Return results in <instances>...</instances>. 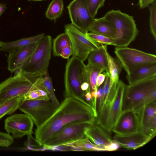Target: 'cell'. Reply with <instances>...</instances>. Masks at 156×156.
<instances>
[{
  "instance_id": "cell-16",
  "label": "cell",
  "mask_w": 156,
  "mask_h": 156,
  "mask_svg": "<svg viewBox=\"0 0 156 156\" xmlns=\"http://www.w3.org/2000/svg\"><path fill=\"white\" fill-rule=\"evenodd\" d=\"M38 43L16 48L9 52L7 58L8 70L12 73L22 69L35 50Z\"/></svg>"
},
{
  "instance_id": "cell-29",
  "label": "cell",
  "mask_w": 156,
  "mask_h": 156,
  "mask_svg": "<svg viewBox=\"0 0 156 156\" xmlns=\"http://www.w3.org/2000/svg\"><path fill=\"white\" fill-rule=\"evenodd\" d=\"M23 98L27 100H51L48 93L41 84L28 92Z\"/></svg>"
},
{
  "instance_id": "cell-26",
  "label": "cell",
  "mask_w": 156,
  "mask_h": 156,
  "mask_svg": "<svg viewBox=\"0 0 156 156\" xmlns=\"http://www.w3.org/2000/svg\"><path fill=\"white\" fill-rule=\"evenodd\" d=\"M24 99L23 97L13 98L0 105V120L6 115H11L15 112Z\"/></svg>"
},
{
  "instance_id": "cell-5",
  "label": "cell",
  "mask_w": 156,
  "mask_h": 156,
  "mask_svg": "<svg viewBox=\"0 0 156 156\" xmlns=\"http://www.w3.org/2000/svg\"><path fill=\"white\" fill-rule=\"evenodd\" d=\"M104 17L115 26L116 37L114 46L127 47L135 40L139 31L133 16L119 10L112 9L107 12Z\"/></svg>"
},
{
  "instance_id": "cell-33",
  "label": "cell",
  "mask_w": 156,
  "mask_h": 156,
  "mask_svg": "<svg viewBox=\"0 0 156 156\" xmlns=\"http://www.w3.org/2000/svg\"><path fill=\"white\" fill-rule=\"evenodd\" d=\"M105 1L106 0H87L89 11L93 18H95L98 9L104 6Z\"/></svg>"
},
{
  "instance_id": "cell-6",
  "label": "cell",
  "mask_w": 156,
  "mask_h": 156,
  "mask_svg": "<svg viewBox=\"0 0 156 156\" xmlns=\"http://www.w3.org/2000/svg\"><path fill=\"white\" fill-rule=\"evenodd\" d=\"M156 90V76L134 83L125 84L122 99V111H138L146 98Z\"/></svg>"
},
{
  "instance_id": "cell-23",
  "label": "cell",
  "mask_w": 156,
  "mask_h": 156,
  "mask_svg": "<svg viewBox=\"0 0 156 156\" xmlns=\"http://www.w3.org/2000/svg\"><path fill=\"white\" fill-rule=\"evenodd\" d=\"M106 53L108 72L111 79V84L119 80V75L122 68V64L118 59L112 57L107 50V45L102 44Z\"/></svg>"
},
{
  "instance_id": "cell-28",
  "label": "cell",
  "mask_w": 156,
  "mask_h": 156,
  "mask_svg": "<svg viewBox=\"0 0 156 156\" xmlns=\"http://www.w3.org/2000/svg\"><path fill=\"white\" fill-rule=\"evenodd\" d=\"M71 45L70 38L65 32L58 35L53 40L52 44L53 54L59 56L62 50L66 47Z\"/></svg>"
},
{
  "instance_id": "cell-10",
  "label": "cell",
  "mask_w": 156,
  "mask_h": 156,
  "mask_svg": "<svg viewBox=\"0 0 156 156\" xmlns=\"http://www.w3.org/2000/svg\"><path fill=\"white\" fill-rule=\"evenodd\" d=\"M18 109L30 116L37 128L46 121L56 110L51 100L24 99Z\"/></svg>"
},
{
  "instance_id": "cell-36",
  "label": "cell",
  "mask_w": 156,
  "mask_h": 156,
  "mask_svg": "<svg viewBox=\"0 0 156 156\" xmlns=\"http://www.w3.org/2000/svg\"><path fill=\"white\" fill-rule=\"evenodd\" d=\"M106 75L107 73L105 71L103 72V73H101L98 75L97 78L96 85L97 88L104 82Z\"/></svg>"
},
{
  "instance_id": "cell-8",
  "label": "cell",
  "mask_w": 156,
  "mask_h": 156,
  "mask_svg": "<svg viewBox=\"0 0 156 156\" xmlns=\"http://www.w3.org/2000/svg\"><path fill=\"white\" fill-rule=\"evenodd\" d=\"M114 52L127 74L142 66L156 63L155 55L135 48L116 47Z\"/></svg>"
},
{
  "instance_id": "cell-25",
  "label": "cell",
  "mask_w": 156,
  "mask_h": 156,
  "mask_svg": "<svg viewBox=\"0 0 156 156\" xmlns=\"http://www.w3.org/2000/svg\"><path fill=\"white\" fill-rule=\"evenodd\" d=\"M104 70L98 66L88 62L85 67L86 82L89 84L90 91L95 90L96 87L97 78L98 75Z\"/></svg>"
},
{
  "instance_id": "cell-24",
  "label": "cell",
  "mask_w": 156,
  "mask_h": 156,
  "mask_svg": "<svg viewBox=\"0 0 156 156\" xmlns=\"http://www.w3.org/2000/svg\"><path fill=\"white\" fill-rule=\"evenodd\" d=\"M65 145L70 147L71 150L107 151L106 147L94 144L86 136L75 142Z\"/></svg>"
},
{
  "instance_id": "cell-2",
  "label": "cell",
  "mask_w": 156,
  "mask_h": 156,
  "mask_svg": "<svg viewBox=\"0 0 156 156\" xmlns=\"http://www.w3.org/2000/svg\"><path fill=\"white\" fill-rule=\"evenodd\" d=\"M125 84L119 80L112 84L107 98L96 118L95 122L111 132L122 113Z\"/></svg>"
},
{
  "instance_id": "cell-39",
  "label": "cell",
  "mask_w": 156,
  "mask_h": 156,
  "mask_svg": "<svg viewBox=\"0 0 156 156\" xmlns=\"http://www.w3.org/2000/svg\"><path fill=\"white\" fill-rule=\"evenodd\" d=\"M7 7L5 5L0 3V17L6 9Z\"/></svg>"
},
{
  "instance_id": "cell-41",
  "label": "cell",
  "mask_w": 156,
  "mask_h": 156,
  "mask_svg": "<svg viewBox=\"0 0 156 156\" xmlns=\"http://www.w3.org/2000/svg\"><path fill=\"white\" fill-rule=\"evenodd\" d=\"M28 1H42L46 0H28Z\"/></svg>"
},
{
  "instance_id": "cell-1",
  "label": "cell",
  "mask_w": 156,
  "mask_h": 156,
  "mask_svg": "<svg viewBox=\"0 0 156 156\" xmlns=\"http://www.w3.org/2000/svg\"><path fill=\"white\" fill-rule=\"evenodd\" d=\"M94 112L89 106L72 97L65 98L52 115L35 131L36 142L40 145L65 126L73 122L92 124L95 122Z\"/></svg>"
},
{
  "instance_id": "cell-7",
  "label": "cell",
  "mask_w": 156,
  "mask_h": 156,
  "mask_svg": "<svg viewBox=\"0 0 156 156\" xmlns=\"http://www.w3.org/2000/svg\"><path fill=\"white\" fill-rule=\"evenodd\" d=\"M52 44L51 37L45 35L38 43L32 55L21 69L34 78L42 77L47 74L51 57Z\"/></svg>"
},
{
  "instance_id": "cell-12",
  "label": "cell",
  "mask_w": 156,
  "mask_h": 156,
  "mask_svg": "<svg viewBox=\"0 0 156 156\" xmlns=\"http://www.w3.org/2000/svg\"><path fill=\"white\" fill-rule=\"evenodd\" d=\"M67 8L71 23L84 33L89 32L95 18L90 13L87 0H73Z\"/></svg>"
},
{
  "instance_id": "cell-22",
  "label": "cell",
  "mask_w": 156,
  "mask_h": 156,
  "mask_svg": "<svg viewBox=\"0 0 156 156\" xmlns=\"http://www.w3.org/2000/svg\"><path fill=\"white\" fill-rule=\"evenodd\" d=\"M100 48L91 51L88 55V62L103 69L107 73H109L107 57L105 50L102 44Z\"/></svg>"
},
{
  "instance_id": "cell-3",
  "label": "cell",
  "mask_w": 156,
  "mask_h": 156,
  "mask_svg": "<svg viewBox=\"0 0 156 156\" xmlns=\"http://www.w3.org/2000/svg\"><path fill=\"white\" fill-rule=\"evenodd\" d=\"M86 66L83 61L76 57L73 56L68 59L64 75L65 96L74 98L92 109L86 100V92L81 88L82 83L86 82Z\"/></svg>"
},
{
  "instance_id": "cell-17",
  "label": "cell",
  "mask_w": 156,
  "mask_h": 156,
  "mask_svg": "<svg viewBox=\"0 0 156 156\" xmlns=\"http://www.w3.org/2000/svg\"><path fill=\"white\" fill-rule=\"evenodd\" d=\"M152 138L146 136L139 131L128 135L115 134L113 140L119 145L120 147L129 150H135L143 146Z\"/></svg>"
},
{
  "instance_id": "cell-19",
  "label": "cell",
  "mask_w": 156,
  "mask_h": 156,
  "mask_svg": "<svg viewBox=\"0 0 156 156\" xmlns=\"http://www.w3.org/2000/svg\"><path fill=\"white\" fill-rule=\"evenodd\" d=\"M89 31L114 39L116 37V30L114 24L104 16L98 19L95 18Z\"/></svg>"
},
{
  "instance_id": "cell-30",
  "label": "cell",
  "mask_w": 156,
  "mask_h": 156,
  "mask_svg": "<svg viewBox=\"0 0 156 156\" xmlns=\"http://www.w3.org/2000/svg\"><path fill=\"white\" fill-rule=\"evenodd\" d=\"M41 84L48 93L54 106L56 109H57L59 106L60 103L54 93L52 81L51 78L49 76L48 73L42 76Z\"/></svg>"
},
{
  "instance_id": "cell-21",
  "label": "cell",
  "mask_w": 156,
  "mask_h": 156,
  "mask_svg": "<svg viewBox=\"0 0 156 156\" xmlns=\"http://www.w3.org/2000/svg\"><path fill=\"white\" fill-rule=\"evenodd\" d=\"M44 33L29 37L24 38L12 42H5L1 48L3 51L9 52L13 49L26 46L28 45L39 42L45 36Z\"/></svg>"
},
{
  "instance_id": "cell-32",
  "label": "cell",
  "mask_w": 156,
  "mask_h": 156,
  "mask_svg": "<svg viewBox=\"0 0 156 156\" xmlns=\"http://www.w3.org/2000/svg\"><path fill=\"white\" fill-rule=\"evenodd\" d=\"M86 34L89 38L99 44L114 46V38L91 32Z\"/></svg>"
},
{
  "instance_id": "cell-20",
  "label": "cell",
  "mask_w": 156,
  "mask_h": 156,
  "mask_svg": "<svg viewBox=\"0 0 156 156\" xmlns=\"http://www.w3.org/2000/svg\"><path fill=\"white\" fill-rule=\"evenodd\" d=\"M156 76V63L147 64L136 68L127 74L126 78L129 84Z\"/></svg>"
},
{
  "instance_id": "cell-31",
  "label": "cell",
  "mask_w": 156,
  "mask_h": 156,
  "mask_svg": "<svg viewBox=\"0 0 156 156\" xmlns=\"http://www.w3.org/2000/svg\"><path fill=\"white\" fill-rule=\"evenodd\" d=\"M150 15L149 24L151 33L156 40V0L148 6Z\"/></svg>"
},
{
  "instance_id": "cell-18",
  "label": "cell",
  "mask_w": 156,
  "mask_h": 156,
  "mask_svg": "<svg viewBox=\"0 0 156 156\" xmlns=\"http://www.w3.org/2000/svg\"><path fill=\"white\" fill-rule=\"evenodd\" d=\"M102 128L96 123L92 124L85 132V136L92 143L106 147L113 142Z\"/></svg>"
},
{
  "instance_id": "cell-4",
  "label": "cell",
  "mask_w": 156,
  "mask_h": 156,
  "mask_svg": "<svg viewBox=\"0 0 156 156\" xmlns=\"http://www.w3.org/2000/svg\"><path fill=\"white\" fill-rule=\"evenodd\" d=\"M42 77H32L23 69H19L16 74L0 84V105L13 98L23 97L28 92L41 84Z\"/></svg>"
},
{
  "instance_id": "cell-35",
  "label": "cell",
  "mask_w": 156,
  "mask_h": 156,
  "mask_svg": "<svg viewBox=\"0 0 156 156\" xmlns=\"http://www.w3.org/2000/svg\"><path fill=\"white\" fill-rule=\"evenodd\" d=\"M72 54V48L71 45H70L66 47L62 50L60 56L64 58L69 59Z\"/></svg>"
},
{
  "instance_id": "cell-40",
  "label": "cell",
  "mask_w": 156,
  "mask_h": 156,
  "mask_svg": "<svg viewBox=\"0 0 156 156\" xmlns=\"http://www.w3.org/2000/svg\"><path fill=\"white\" fill-rule=\"evenodd\" d=\"M5 42L1 41L0 40V48L2 47L5 44Z\"/></svg>"
},
{
  "instance_id": "cell-34",
  "label": "cell",
  "mask_w": 156,
  "mask_h": 156,
  "mask_svg": "<svg viewBox=\"0 0 156 156\" xmlns=\"http://www.w3.org/2000/svg\"><path fill=\"white\" fill-rule=\"evenodd\" d=\"M13 138L9 134L0 132V143L3 147H7L12 144Z\"/></svg>"
},
{
  "instance_id": "cell-14",
  "label": "cell",
  "mask_w": 156,
  "mask_h": 156,
  "mask_svg": "<svg viewBox=\"0 0 156 156\" xmlns=\"http://www.w3.org/2000/svg\"><path fill=\"white\" fill-rule=\"evenodd\" d=\"M136 112L139 118L140 131L153 138L156 132V100L145 105Z\"/></svg>"
},
{
  "instance_id": "cell-27",
  "label": "cell",
  "mask_w": 156,
  "mask_h": 156,
  "mask_svg": "<svg viewBox=\"0 0 156 156\" xmlns=\"http://www.w3.org/2000/svg\"><path fill=\"white\" fill-rule=\"evenodd\" d=\"M63 10V0H52L45 12L46 17L49 20L55 21L61 16Z\"/></svg>"
},
{
  "instance_id": "cell-15",
  "label": "cell",
  "mask_w": 156,
  "mask_h": 156,
  "mask_svg": "<svg viewBox=\"0 0 156 156\" xmlns=\"http://www.w3.org/2000/svg\"><path fill=\"white\" fill-rule=\"evenodd\" d=\"M140 131V122L137 114L133 110L122 112L112 131L120 135H129Z\"/></svg>"
},
{
  "instance_id": "cell-13",
  "label": "cell",
  "mask_w": 156,
  "mask_h": 156,
  "mask_svg": "<svg viewBox=\"0 0 156 156\" xmlns=\"http://www.w3.org/2000/svg\"><path fill=\"white\" fill-rule=\"evenodd\" d=\"M34 122L30 116L25 114H15L5 120L4 128L7 133L12 135L13 138L31 135Z\"/></svg>"
},
{
  "instance_id": "cell-37",
  "label": "cell",
  "mask_w": 156,
  "mask_h": 156,
  "mask_svg": "<svg viewBox=\"0 0 156 156\" xmlns=\"http://www.w3.org/2000/svg\"><path fill=\"white\" fill-rule=\"evenodd\" d=\"M155 0H139V5L140 8H145L151 4Z\"/></svg>"
},
{
  "instance_id": "cell-9",
  "label": "cell",
  "mask_w": 156,
  "mask_h": 156,
  "mask_svg": "<svg viewBox=\"0 0 156 156\" xmlns=\"http://www.w3.org/2000/svg\"><path fill=\"white\" fill-rule=\"evenodd\" d=\"M65 31L69 36L73 50V56L85 61L92 51L101 46L72 23L65 26Z\"/></svg>"
},
{
  "instance_id": "cell-38",
  "label": "cell",
  "mask_w": 156,
  "mask_h": 156,
  "mask_svg": "<svg viewBox=\"0 0 156 156\" xmlns=\"http://www.w3.org/2000/svg\"><path fill=\"white\" fill-rule=\"evenodd\" d=\"M81 88L83 91L86 92H90L89 84L86 82H84L82 84Z\"/></svg>"
},
{
  "instance_id": "cell-11",
  "label": "cell",
  "mask_w": 156,
  "mask_h": 156,
  "mask_svg": "<svg viewBox=\"0 0 156 156\" xmlns=\"http://www.w3.org/2000/svg\"><path fill=\"white\" fill-rule=\"evenodd\" d=\"M91 125L79 122L69 123L52 135L44 145L58 146L75 142L86 137L85 132Z\"/></svg>"
},
{
  "instance_id": "cell-43",
  "label": "cell",
  "mask_w": 156,
  "mask_h": 156,
  "mask_svg": "<svg viewBox=\"0 0 156 156\" xmlns=\"http://www.w3.org/2000/svg\"><path fill=\"white\" fill-rule=\"evenodd\" d=\"M0 50H1V49H0Z\"/></svg>"
},
{
  "instance_id": "cell-42",
  "label": "cell",
  "mask_w": 156,
  "mask_h": 156,
  "mask_svg": "<svg viewBox=\"0 0 156 156\" xmlns=\"http://www.w3.org/2000/svg\"><path fill=\"white\" fill-rule=\"evenodd\" d=\"M0 146L3 147V145L2 144L0 143Z\"/></svg>"
}]
</instances>
